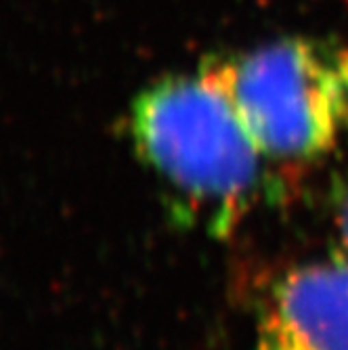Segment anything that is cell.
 Segmentation results:
<instances>
[{
  "label": "cell",
  "instance_id": "3",
  "mask_svg": "<svg viewBox=\"0 0 348 350\" xmlns=\"http://www.w3.org/2000/svg\"><path fill=\"white\" fill-rule=\"evenodd\" d=\"M252 350H348V258L294 269L260 314Z\"/></svg>",
  "mask_w": 348,
  "mask_h": 350
},
{
  "label": "cell",
  "instance_id": "1",
  "mask_svg": "<svg viewBox=\"0 0 348 350\" xmlns=\"http://www.w3.org/2000/svg\"><path fill=\"white\" fill-rule=\"evenodd\" d=\"M129 135L143 160L216 225L239 218L258 185L265 151L239 116L223 63L143 90Z\"/></svg>",
  "mask_w": 348,
  "mask_h": 350
},
{
  "label": "cell",
  "instance_id": "2",
  "mask_svg": "<svg viewBox=\"0 0 348 350\" xmlns=\"http://www.w3.org/2000/svg\"><path fill=\"white\" fill-rule=\"evenodd\" d=\"M243 124L269 157H314L348 133V49L290 38L223 63Z\"/></svg>",
  "mask_w": 348,
  "mask_h": 350
},
{
  "label": "cell",
  "instance_id": "4",
  "mask_svg": "<svg viewBox=\"0 0 348 350\" xmlns=\"http://www.w3.org/2000/svg\"><path fill=\"white\" fill-rule=\"evenodd\" d=\"M336 227L340 235L342 254L348 258V185L340 193V200L336 204Z\"/></svg>",
  "mask_w": 348,
  "mask_h": 350
}]
</instances>
